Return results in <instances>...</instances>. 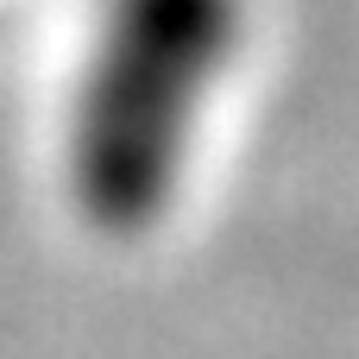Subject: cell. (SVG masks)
<instances>
[{
    "label": "cell",
    "instance_id": "6da1fadb",
    "mask_svg": "<svg viewBox=\"0 0 359 359\" xmlns=\"http://www.w3.org/2000/svg\"><path fill=\"white\" fill-rule=\"evenodd\" d=\"M240 38L246 0H101L63 114V189L95 233L139 240L177 208Z\"/></svg>",
    "mask_w": 359,
    "mask_h": 359
}]
</instances>
